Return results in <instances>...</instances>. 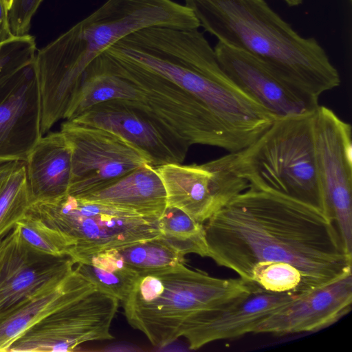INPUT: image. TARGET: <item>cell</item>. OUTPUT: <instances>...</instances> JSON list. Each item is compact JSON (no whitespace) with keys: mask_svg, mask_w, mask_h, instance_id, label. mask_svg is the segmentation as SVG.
Listing matches in <instances>:
<instances>
[{"mask_svg":"<svg viewBox=\"0 0 352 352\" xmlns=\"http://www.w3.org/2000/svg\"><path fill=\"white\" fill-rule=\"evenodd\" d=\"M208 255L249 283L261 261L291 264L308 290L351 272L352 254L322 210L289 197L249 187L204 224Z\"/></svg>","mask_w":352,"mask_h":352,"instance_id":"cell-1","label":"cell"},{"mask_svg":"<svg viewBox=\"0 0 352 352\" xmlns=\"http://www.w3.org/2000/svg\"><path fill=\"white\" fill-rule=\"evenodd\" d=\"M104 52L174 82L202 101L247 146L277 118L231 80L212 76L215 52L198 28H144Z\"/></svg>","mask_w":352,"mask_h":352,"instance_id":"cell-2","label":"cell"},{"mask_svg":"<svg viewBox=\"0 0 352 352\" xmlns=\"http://www.w3.org/2000/svg\"><path fill=\"white\" fill-rule=\"evenodd\" d=\"M153 26L197 29L200 24L190 8L173 0H106L38 50L34 62L42 115L63 118L91 62L120 39Z\"/></svg>","mask_w":352,"mask_h":352,"instance_id":"cell-3","label":"cell"},{"mask_svg":"<svg viewBox=\"0 0 352 352\" xmlns=\"http://www.w3.org/2000/svg\"><path fill=\"white\" fill-rule=\"evenodd\" d=\"M219 42L254 56L314 105L340 84L338 71L313 37H303L264 0H184Z\"/></svg>","mask_w":352,"mask_h":352,"instance_id":"cell-4","label":"cell"},{"mask_svg":"<svg viewBox=\"0 0 352 352\" xmlns=\"http://www.w3.org/2000/svg\"><path fill=\"white\" fill-rule=\"evenodd\" d=\"M256 287L239 277L217 278L178 263L140 273L122 304L128 323L154 346H165L182 337L185 325L196 315Z\"/></svg>","mask_w":352,"mask_h":352,"instance_id":"cell-5","label":"cell"},{"mask_svg":"<svg viewBox=\"0 0 352 352\" xmlns=\"http://www.w3.org/2000/svg\"><path fill=\"white\" fill-rule=\"evenodd\" d=\"M314 111L276 118L236 152L237 162L249 187L289 197L326 214L316 155Z\"/></svg>","mask_w":352,"mask_h":352,"instance_id":"cell-6","label":"cell"},{"mask_svg":"<svg viewBox=\"0 0 352 352\" xmlns=\"http://www.w3.org/2000/svg\"><path fill=\"white\" fill-rule=\"evenodd\" d=\"M91 64L135 85L155 116L189 147L203 144L234 153L247 146L202 101L168 78L105 52Z\"/></svg>","mask_w":352,"mask_h":352,"instance_id":"cell-7","label":"cell"},{"mask_svg":"<svg viewBox=\"0 0 352 352\" xmlns=\"http://www.w3.org/2000/svg\"><path fill=\"white\" fill-rule=\"evenodd\" d=\"M30 213L73 241L68 256L76 258L117 249L160 235L157 219L67 194L35 201Z\"/></svg>","mask_w":352,"mask_h":352,"instance_id":"cell-8","label":"cell"},{"mask_svg":"<svg viewBox=\"0 0 352 352\" xmlns=\"http://www.w3.org/2000/svg\"><path fill=\"white\" fill-rule=\"evenodd\" d=\"M119 300L96 286L30 327L8 352L72 351L80 344L111 340Z\"/></svg>","mask_w":352,"mask_h":352,"instance_id":"cell-9","label":"cell"},{"mask_svg":"<svg viewBox=\"0 0 352 352\" xmlns=\"http://www.w3.org/2000/svg\"><path fill=\"white\" fill-rule=\"evenodd\" d=\"M72 149L68 194L80 198L117 181L146 164L148 157L109 131L66 120L61 124Z\"/></svg>","mask_w":352,"mask_h":352,"instance_id":"cell-10","label":"cell"},{"mask_svg":"<svg viewBox=\"0 0 352 352\" xmlns=\"http://www.w3.org/2000/svg\"><path fill=\"white\" fill-rule=\"evenodd\" d=\"M314 134L326 214L352 254L351 126L332 109L319 105L314 111Z\"/></svg>","mask_w":352,"mask_h":352,"instance_id":"cell-11","label":"cell"},{"mask_svg":"<svg viewBox=\"0 0 352 352\" xmlns=\"http://www.w3.org/2000/svg\"><path fill=\"white\" fill-rule=\"evenodd\" d=\"M156 168L164 186L167 206L201 223L249 188L240 174L236 152L201 164L172 163Z\"/></svg>","mask_w":352,"mask_h":352,"instance_id":"cell-12","label":"cell"},{"mask_svg":"<svg viewBox=\"0 0 352 352\" xmlns=\"http://www.w3.org/2000/svg\"><path fill=\"white\" fill-rule=\"evenodd\" d=\"M71 121L120 135L143 151L155 167L181 164L189 148L143 101L102 102Z\"/></svg>","mask_w":352,"mask_h":352,"instance_id":"cell-13","label":"cell"},{"mask_svg":"<svg viewBox=\"0 0 352 352\" xmlns=\"http://www.w3.org/2000/svg\"><path fill=\"white\" fill-rule=\"evenodd\" d=\"M34 62L0 82V165L25 161L43 135Z\"/></svg>","mask_w":352,"mask_h":352,"instance_id":"cell-14","label":"cell"},{"mask_svg":"<svg viewBox=\"0 0 352 352\" xmlns=\"http://www.w3.org/2000/svg\"><path fill=\"white\" fill-rule=\"evenodd\" d=\"M74 265L69 256H53L30 247L15 226L0 236V313L63 279Z\"/></svg>","mask_w":352,"mask_h":352,"instance_id":"cell-15","label":"cell"},{"mask_svg":"<svg viewBox=\"0 0 352 352\" xmlns=\"http://www.w3.org/2000/svg\"><path fill=\"white\" fill-rule=\"evenodd\" d=\"M297 295L256 287L225 305L196 315L185 325L182 337L190 349L197 350L213 342L254 333L263 321Z\"/></svg>","mask_w":352,"mask_h":352,"instance_id":"cell-16","label":"cell"},{"mask_svg":"<svg viewBox=\"0 0 352 352\" xmlns=\"http://www.w3.org/2000/svg\"><path fill=\"white\" fill-rule=\"evenodd\" d=\"M214 50L219 65L232 82L276 118L307 113L319 106L309 102L248 53L219 41Z\"/></svg>","mask_w":352,"mask_h":352,"instance_id":"cell-17","label":"cell"},{"mask_svg":"<svg viewBox=\"0 0 352 352\" xmlns=\"http://www.w3.org/2000/svg\"><path fill=\"white\" fill-rule=\"evenodd\" d=\"M352 272L297 296L272 313L254 333L311 332L336 322L351 309Z\"/></svg>","mask_w":352,"mask_h":352,"instance_id":"cell-18","label":"cell"},{"mask_svg":"<svg viewBox=\"0 0 352 352\" xmlns=\"http://www.w3.org/2000/svg\"><path fill=\"white\" fill-rule=\"evenodd\" d=\"M94 287L74 269L63 279L46 285L1 312L0 352H8L30 327Z\"/></svg>","mask_w":352,"mask_h":352,"instance_id":"cell-19","label":"cell"},{"mask_svg":"<svg viewBox=\"0 0 352 352\" xmlns=\"http://www.w3.org/2000/svg\"><path fill=\"white\" fill-rule=\"evenodd\" d=\"M25 163L32 204L68 194L72 149L60 131L43 135Z\"/></svg>","mask_w":352,"mask_h":352,"instance_id":"cell-20","label":"cell"},{"mask_svg":"<svg viewBox=\"0 0 352 352\" xmlns=\"http://www.w3.org/2000/svg\"><path fill=\"white\" fill-rule=\"evenodd\" d=\"M80 199L157 219L167 207L166 194L156 167L146 164Z\"/></svg>","mask_w":352,"mask_h":352,"instance_id":"cell-21","label":"cell"},{"mask_svg":"<svg viewBox=\"0 0 352 352\" xmlns=\"http://www.w3.org/2000/svg\"><path fill=\"white\" fill-rule=\"evenodd\" d=\"M113 100L144 102V97L129 80L90 64L64 119L72 120L95 105Z\"/></svg>","mask_w":352,"mask_h":352,"instance_id":"cell-22","label":"cell"},{"mask_svg":"<svg viewBox=\"0 0 352 352\" xmlns=\"http://www.w3.org/2000/svg\"><path fill=\"white\" fill-rule=\"evenodd\" d=\"M74 262L77 272L122 302L131 292L139 274L126 264L116 249L80 256Z\"/></svg>","mask_w":352,"mask_h":352,"instance_id":"cell-23","label":"cell"},{"mask_svg":"<svg viewBox=\"0 0 352 352\" xmlns=\"http://www.w3.org/2000/svg\"><path fill=\"white\" fill-rule=\"evenodd\" d=\"M31 204L25 162L13 161L1 164L0 236L26 215Z\"/></svg>","mask_w":352,"mask_h":352,"instance_id":"cell-24","label":"cell"},{"mask_svg":"<svg viewBox=\"0 0 352 352\" xmlns=\"http://www.w3.org/2000/svg\"><path fill=\"white\" fill-rule=\"evenodd\" d=\"M157 226L160 236L183 256L195 254L207 257L204 223L179 208L167 206L157 219Z\"/></svg>","mask_w":352,"mask_h":352,"instance_id":"cell-25","label":"cell"},{"mask_svg":"<svg viewBox=\"0 0 352 352\" xmlns=\"http://www.w3.org/2000/svg\"><path fill=\"white\" fill-rule=\"evenodd\" d=\"M126 264L138 274L184 263V256L159 236L116 249Z\"/></svg>","mask_w":352,"mask_h":352,"instance_id":"cell-26","label":"cell"},{"mask_svg":"<svg viewBox=\"0 0 352 352\" xmlns=\"http://www.w3.org/2000/svg\"><path fill=\"white\" fill-rule=\"evenodd\" d=\"M249 283L272 293L300 294L309 291L298 269L279 261L256 263L251 270Z\"/></svg>","mask_w":352,"mask_h":352,"instance_id":"cell-27","label":"cell"},{"mask_svg":"<svg viewBox=\"0 0 352 352\" xmlns=\"http://www.w3.org/2000/svg\"><path fill=\"white\" fill-rule=\"evenodd\" d=\"M16 227L22 240L41 253L53 256H68L73 246L72 240L61 231L41 219L27 213Z\"/></svg>","mask_w":352,"mask_h":352,"instance_id":"cell-28","label":"cell"},{"mask_svg":"<svg viewBox=\"0 0 352 352\" xmlns=\"http://www.w3.org/2000/svg\"><path fill=\"white\" fill-rule=\"evenodd\" d=\"M36 54L35 38L30 34L14 36L0 45V82L33 62Z\"/></svg>","mask_w":352,"mask_h":352,"instance_id":"cell-29","label":"cell"},{"mask_svg":"<svg viewBox=\"0 0 352 352\" xmlns=\"http://www.w3.org/2000/svg\"><path fill=\"white\" fill-rule=\"evenodd\" d=\"M43 0H12L8 10L10 30L14 36L28 34L32 19Z\"/></svg>","mask_w":352,"mask_h":352,"instance_id":"cell-30","label":"cell"},{"mask_svg":"<svg viewBox=\"0 0 352 352\" xmlns=\"http://www.w3.org/2000/svg\"><path fill=\"white\" fill-rule=\"evenodd\" d=\"M8 10L6 1L0 0V45L14 37L9 25Z\"/></svg>","mask_w":352,"mask_h":352,"instance_id":"cell-31","label":"cell"},{"mask_svg":"<svg viewBox=\"0 0 352 352\" xmlns=\"http://www.w3.org/2000/svg\"><path fill=\"white\" fill-rule=\"evenodd\" d=\"M289 6H296L300 4L303 0H284Z\"/></svg>","mask_w":352,"mask_h":352,"instance_id":"cell-32","label":"cell"},{"mask_svg":"<svg viewBox=\"0 0 352 352\" xmlns=\"http://www.w3.org/2000/svg\"><path fill=\"white\" fill-rule=\"evenodd\" d=\"M6 1L8 8H10L11 3H12V0H6Z\"/></svg>","mask_w":352,"mask_h":352,"instance_id":"cell-33","label":"cell"}]
</instances>
